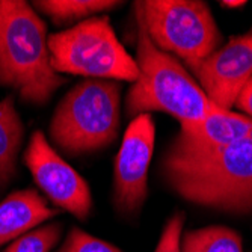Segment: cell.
Masks as SVG:
<instances>
[{
	"mask_svg": "<svg viewBox=\"0 0 252 252\" xmlns=\"http://www.w3.org/2000/svg\"><path fill=\"white\" fill-rule=\"evenodd\" d=\"M160 172L169 189L190 204L231 215L252 212V141L210 145L180 131Z\"/></svg>",
	"mask_w": 252,
	"mask_h": 252,
	"instance_id": "obj_1",
	"label": "cell"
},
{
	"mask_svg": "<svg viewBox=\"0 0 252 252\" xmlns=\"http://www.w3.org/2000/svg\"><path fill=\"white\" fill-rule=\"evenodd\" d=\"M134 15L139 77L127 94V113L136 118L150 112H163L174 117L180 126L202 121L216 104L172 55L154 45L145 28L141 2L134 3Z\"/></svg>",
	"mask_w": 252,
	"mask_h": 252,
	"instance_id": "obj_2",
	"label": "cell"
},
{
	"mask_svg": "<svg viewBox=\"0 0 252 252\" xmlns=\"http://www.w3.org/2000/svg\"><path fill=\"white\" fill-rule=\"evenodd\" d=\"M63 83L50 63L42 18L28 2L0 0V86L26 103L44 104Z\"/></svg>",
	"mask_w": 252,
	"mask_h": 252,
	"instance_id": "obj_3",
	"label": "cell"
},
{
	"mask_svg": "<svg viewBox=\"0 0 252 252\" xmlns=\"http://www.w3.org/2000/svg\"><path fill=\"white\" fill-rule=\"evenodd\" d=\"M121 86L113 80L88 79L58 104L50 139L65 154L100 151L117 139L121 120Z\"/></svg>",
	"mask_w": 252,
	"mask_h": 252,
	"instance_id": "obj_4",
	"label": "cell"
},
{
	"mask_svg": "<svg viewBox=\"0 0 252 252\" xmlns=\"http://www.w3.org/2000/svg\"><path fill=\"white\" fill-rule=\"evenodd\" d=\"M50 63L56 73L98 80L136 82L139 66L118 41L106 15L91 17L79 25L49 35Z\"/></svg>",
	"mask_w": 252,
	"mask_h": 252,
	"instance_id": "obj_5",
	"label": "cell"
},
{
	"mask_svg": "<svg viewBox=\"0 0 252 252\" xmlns=\"http://www.w3.org/2000/svg\"><path fill=\"white\" fill-rule=\"evenodd\" d=\"M147 32L157 49L174 53L189 68L215 53L220 31L205 2L199 0H147L141 2Z\"/></svg>",
	"mask_w": 252,
	"mask_h": 252,
	"instance_id": "obj_6",
	"label": "cell"
},
{
	"mask_svg": "<svg viewBox=\"0 0 252 252\" xmlns=\"http://www.w3.org/2000/svg\"><path fill=\"white\" fill-rule=\"evenodd\" d=\"M23 160L45 198L77 219H88L93 210L88 183L53 150L42 131L32 133Z\"/></svg>",
	"mask_w": 252,
	"mask_h": 252,
	"instance_id": "obj_7",
	"label": "cell"
},
{
	"mask_svg": "<svg viewBox=\"0 0 252 252\" xmlns=\"http://www.w3.org/2000/svg\"><path fill=\"white\" fill-rule=\"evenodd\" d=\"M156 127L150 113L128 124L115 158L113 202L120 213L133 216L142 209L148 193V169L154 150Z\"/></svg>",
	"mask_w": 252,
	"mask_h": 252,
	"instance_id": "obj_8",
	"label": "cell"
},
{
	"mask_svg": "<svg viewBox=\"0 0 252 252\" xmlns=\"http://www.w3.org/2000/svg\"><path fill=\"white\" fill-rule=\"evenodd\" d=\"M190 70L207 98L218 107L230 110L252 77V28L231 38Z\"/></svg>",
	"mask_w": 252,
	"mask_h": 252,
	"instance_id": "obj_9",
	"label": "cell"
},
{
	"mask_svg": "<svg viewBox=\"0 0 252 252\" xmlns=\"http://www.w3.org/2000/svg\"><path fill=\"white\" fill-rule=\"evenodd\" d=\"M59 210L33 189L18 190L0 202V246L18 239L39 223L55 218Z\"/></svg>",
	"mask_w": 252,
	"mask_h": 252,
	"instance_id": "obj_10",
	"label": "cell"
},
{
	"mask_svg": "<svg viewBox=\"0 0 252 252\" xmlns=\"http://www.w3.org/2000/svg\"><path fill=\"white\" fill-rule=\"evenodd\" d=\"M180 131L210 145H233L252 141V118L218 106L202 121L181 126Z\"/></svg>",
	"mask_w": 252,
	"mask_h": 252,
	"instance_id": "obj_11",
	"label": "cell"
},
{
	"mask_svg": "<svg viewBox=\"0 0 252 252\" xmlns=\"http://www.w3.org/2000/svg\"><path fill=\"white\" fill-rule=\"evenodd\" d=\"M23 123L15 109L14 97L0 101V185L6 186L17 172V157L23 144Z\"/></svg>",
	"mask_w": 252,
	"mask_h": 252,
	"instance_id": "obj_12",
	"label": "cell"
},
{
	"mask_svg": "<svg viewBox=\"0 0 252 252\" xmlns=\"http://www.w3.org/2000/svg\"><path fill=\"white\" fill-rule=\"evenodd\" d=\"M181 252H243V242L228 226H205L181 237Z\"/></svg>",
	"mask_w": 252,
	"mask_h": 252,
	"instance_id": "obj_13",
	"label": "cell"
},
{
	"mask_svg": "<svg viewBox=\"0 0 252 252\" xmlns=\"http://www.w3.org/2000/svg\"><path fill=\"white\" fill-rule=\"evenodd\" d=\"M42 14L50 17L56 25L70 23L77 20H88L93 15L117 8L120 2L109 0H45V2H33Z\"/></svg>",
	"mask_w": 252,
	"mask_h": 252,
	"instance_id": "obj_14",
	"label": "cell"
},
{
	"mask_svg": "<svg viewBox=\"0 0 252 252\" xmlns=\"http://www.w3.org/2000/svg\"><path fill=\"white\" fill-rule=\"evenodd\" d=\"M62 236V223L53 222L41 228H33L15 239L5 252H50Z\"/></svg>",
	"mask_w": 252,
	"mask_h": 252,
	"instance_id": "obj_15",
	"label": "cell"
},
{
	"mask_svg": "<svg viewBox=\"0 0 252 252\" xmlns=\"http://www.w3.org/2000/svg\"><path fill=\"white\" fill-rule=\"evenodd\" d=\"M56 252H123L115 245L91 236L89 233L73 226L65 242Z\"/></svg>",
	"mask_w": 252,
	"mask_h": 252,
	"instance_id": "obj_16",
	"label": "cell"
},
{
	"mask_svg": "<svg viewBox=\"0 0 252 252\" xmlns=\"http://www.w3.org/2000/svg\"><path fill=\"white\" fill-rule=\"evenodd\" d=\"M185 226V213L171 216L163 228L154 252H181V234Z\"/></svg>",
	"mask_w": 252,
	"mask_h": 252,
	"instance_id": "obj_17",
	"label": "cell"
},
{
	"mask_svg": "<svg viewBox=\"0 0 252 252\" xmlns=\"http://www.w3.org/2000/svg\"><path fill=\"white\" fill-rule=\"evenodd\" d=\"M234 106H237V109L243 110L245 113H248L249 118H252V77L242 88Z\"/></svg>",
	"mask_w": 252,
	"mask_h": 252,
	"instance_id": "obj_18",
	"label": "cell"
},
{
	"mask_svg": "<svg viewBox=\"0 0 252 252\" xmlns=\"http://www.w3.org/2000/svg\"><path fill=\"white\" fill-rule=\"evenodd\" d=\"M220 5H223V6H226V8H239V6H243V5H246V2L245 0H223V2H220Z\"/></svg>",
	"mask_w": 252,
	"mask_h": 252,
	"instance_id": "obj_19",
	"label": "cell"
}]
</instances>
